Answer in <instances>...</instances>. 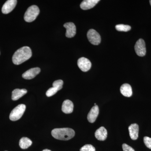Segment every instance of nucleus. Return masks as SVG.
Segmentation results:
<instances>
[{"instance_id": "1", "label": "nucleus", "mask_w": 151, "mask_h": 151, "mask_svg": "<svg viewBox=\"0 0 151 151\" xmlns=\"http://www.w3.org/2000/svg\"><path fill=\"white\" fill-rule=\"evenodd\" d=\"M32 55L30 48L28 46L23 47L15 52L12 57V61L15 65H19L29 59Z\"/></svg>"}, {"instance_id": "2", "label": "nucleus", "mask_w": 151, "mask_h": 151, "mask_svg": "<svg viewBox=\"0 0 151 151\" xmlns=\"http://www.w3.org/2000/svg\"><path fill=\"white\" fill-rule=\"evenodd\" d=\"M51 134L57 139L67 141L72 139L75 136L74 130L70 128H59L52 131Z\"/></svg>"}, {"instance_id": "3", "label": "nucleus", "mask_w": 151, "mask_h": 151, "mask_svg": "<svg viewBox=\"0 0 151 151\" xmlns=\"http://www.w3.org/2000/svg\"><path fill=\"white\" fill-rule=\"evenodd\" d=\"M39 13L40 9L37 6H31L28 8L24 14V20L28 22H31L36 19Z\"/></svg>"}, {"instance_id": "4", "label": "nucleus", "mask_w": 151, "mask_h": 151, "mask_svg": "<svg viewBox=\"0 0 151 151\" xmlns=\"http://www.w3.org/2000/svg\"><path fill=\"white\" fill-rule=\"evenodd\" d=\"M26 109V106L24 104H20L15 107L12 111L9 116L11 121H16L19 120L23 115Z\"/></svg>"}, {"instance_id": "5", "label": "nucleus", "mask_w": 151, "mask_h": 151, "mask_svg": "<svg viewBox=\"0 0 151 151\" xmlns=\"http://www.w3.org/2000/svg\"><path fill=\"white\" fill-rule=\"evenodd\" d=\"M87 37L89 42L94 45H98L101 42L100 34L94 29L89 30L87 32Z\"/></svg>"}, {"instance_id": "6", "label": "nucleus", "mask_w": 151, "mask_h": 151, "mask_svg": "<svg viewBox=\"0 0 151 151\" xmlns=\"http://www.w3.org/2000/svg\"><path fill=\"white\" fill-rule=\"evenodd\" d=\"M135 50L136 53L139 56H144L146 55V49L145 43L142 39H140L135 44Z\"/></svg>"}, {"instance_id": "7", "label": "nucleus", "mask_w": 151, "mask_h": 151, "mask_svg": "<svg viewBox=\"0 0 151 151\" xmlns=\"http://www.w3.org/2000/svg\"><path fill=\"white\" fill-rule=\"evenodd\" d=\"M77 64L79 68L84 72L88 71L92 66V63L90 60L84 57L78 59Z\"/></svg>"}, {"instance_id": "8", "label": "nucleus", "mask_w": 151, "mask_h": 151, "mask_svg": "<svg viewBox=\"0 0 151 151\" xmlns=\"http://www.w3.org/2000/svg\"><path fill=\"white\" fill-rule=\"evenodd\" d=\"M17 1L16 0H8L4 4L2 8L3 14H8L13 10L15 7Z\"/></svg>"}, {"instance_id": "9", "label": "nucleus", "mask_w": 151, "mask_h": 151, "mask_svg": "<svg viewBox=\"0 0 151 151\" xmlns=\"http://www.w3.org/2000/svg\"><path fill=\"white\" fill-rule=\"evenodd\" d=\"M63 26L66 29L65 33L66 37L72 38L76 34V27L73 23H66L64 24Z\"/></svg>"}, {"instance_id": "10", "label": "nucleus", "mask_w": 151, "mask_h": 151, "mask_svg": "<svg viewBox=\"0 0 151 151\" xmlns=\"http://www.w3.org/2000/svg\"><path fill=\"white\" fill-rule=\"evenodd\" d=\"M40 72V68L38 67L32 68L22 74V77L26 79H31L35 77Z\"/></svg>"}, {"instance_id": "11", "label": "nucleus", "mask_w": 151, "mask_h": 151, "mask_svg": "<svg viewBox=\"0 0 151 151\" xmlns=\"http://www.w3.org/2000/svg\"><path fill=\"white\" fill-rule=\"evenodd\" d=\"M99 113V107L97 105H94L89 111L87 116V119L89 122L93 123L95 122Z\"/></svg>"}, {"instance_id": "12", "label": "nucleus", "mask_w": 151, "mask_h": 151, "mask_svg": "<svg viewBox=\"0 0 151 151\" xmlns=\"http://www.w3.org/2000/svg\"><path fill=\"white\" fill-rule=\"evenodd\" d=\"M130 137L132 140H136L139 136V127L137 124H131L129 127Z\"/></svg>"}, {"instance_id": "13", "label": "nucleus", "mask_w": 151, "mask_h": 151, "mask_svg": "<svg viewBox=\"0 0 151 151\" xmlns=\"http://www.w3.org/2000/svg\"><path fill=\"white\" fill-rule=\"evenodd\" d=\"M99 1V0H84L80 4V7L84 10L89 9L95 6Z\"/></svg>"}, {"instance_id": "14", "label": "nucleus", "mask_w": 151, "mask_h": 151, "mask_svg": "<svg viewBox=\"0 0 151 151\" xmlns=\"http://www.w3.org/2000/svg\"><path fill=\"white\" fill-rule=\"evenodd\" d=\"M108 135L107 130L104 127H101L95 132V137L100 141H104L106 139Z\"/></svg>"}, {"instance_id": "15", "label": "nucleus", "mask_w": 151, "mask_h": 151, "mask_svg": "<svg viewBox=\"0 0 151 151\" xmlns=\"http://www.w3.org/2000/svg\"><path fill=\"white\" fill-rule=\"evenodd\" d=\"M73 103L70 100H66L63 102L62 106V111L66 114H69L73 112Z\"/></svg>"}, {"instance_id": "16", "label": "nucleus", "mask_w": 151, "mask_h": 151, "mask_svg": "<svg viewBox=\"0 0 151 151\" xmlns=\"http://www.w3.org/2000/svg\"><path fill=\"white\" fill-rule=\"evenodd\" d=\"M27 90L26 89H15L12 92V100L15 101L19 100L27 93Z\"/></svg>"}, {"instance_id": "17", "label": "nucleus", "mask_w": 151, "mask_h": 151, "mask_svg": "<svg viewBox=\"0 0 151 151\" xmlns=\"http://www.w3.org/2000/svg\"><path fill=\"white\" fill-rule=\"evenodd\" d=\"M120 91L121 93L125 97H130L132 96V88L130 84H123L120 88Z\"/></svg>"}, {"instance_id": "18", "label": "nucleus", "mask_w": 151, "mask_h": 151, "mask_svg": "<svg viewBox=\"0 0 151 151\" xmlns=\"http://www.w3.org/2000/svg\"><path fill=\"white\" fill-rule=\"evenodd\" d=\"M32 141L27 137H22L20 140L19 145L21 148L26 149L32 145Z\"/></svg>"}, {"instance_id": "19", "label": "nucleus", "mask_w": 151, "mask_h": 151, "mask_svg": "<svg viewBox=\"0 0 151 151\" xmlns=\"http://www.w3.org/2000/svg\"><path fill=\"white\" fill-rule=\"evenodd\" d=\"M116 29L118 31L127 32L131 30V27L128 25L118 24L116 25Z\"/></svg>"}, {"instance_id": "20", "label": "nucleus", "mask_w": 151, "mask_h": 151, "mask_svg": "<svg viewBox=\"0 0 151 151\" xmlns=\"http://www.w3.org/2000/svg\"><path fill=\"white\" fill-rule=\"evenodd\" d=\"M63 81L62 80H58L55 81L52 84L53 87H55L58 89V91L62 89L63 85Z\"/></svg>"}, {"instance_id": "21", "label": "nucleus", "mask_w": 151, "mask_h": 151, "mask_svg": "<svg viewBox=\"0 0 151 151\" xmlns=\"http://www.w3.org/2000/svg\"><path fill=\"white\" fill-rule=\"evenodd\" d=\"M58 89L55 87H52L50 88L46 92V95L48 97H51L55 94H56L57 92L58 91Z\"/></svg>"}, {"instance_id": "22", "label": "nucleus", "mask_w": 151, "mask_h": 151, "mask_svg": "<svg viewBox=\"0 0 151 151\" xmlns=\"http://www.w3.org/2000/svg\"><path fill=\"white\" fill-rule=\"evenodd\" d=\"M80 151H95V148L91 145H86L80 149Z\"/></svg>"}, {"instance_id": "23", "label": "nucleus", "mask_w": 151, "mask_h": 151, "mask_svg": "<svg viewBox=\"0 0 151 151\" xmlns=\"http://www.w3.org/2000/svg\"><path fill=\"white\" fill-rule=\"evenodd\" d=\"M144 142L147 147L151 149V138L145 137L144 138Z\"/></svg>"}, {"instance_id": "24", "label": "nucleus", "mask_w": 151, "mask_h": 151, "mask_svg": "<svg viewBox=\"0 0 151 151\" xmlns=\"http://www.w3.org/2000/svg\"><path fill=\"white\" fill-rule=\"evenodd\" d=\"M122 148L124 151H135L133 148L126 144H124L122 145Z\"/></svg>"}, {"instance_id": "25", "label": "nucleus", "mask_w": 151, "mask_h": 151, "mask_svg": "<svg viewBox=\"0 0 151 151\" xmlns=\"http://www.w3.org/2000/svg\"><path fill=\"white\" fill-rule=\"evenodd\" d=\"M42 151H51L50 150H48V149H45V150H43Z\"/></svg>"}, {"instance_id": "26", "label": "nucleus", "mask_w": 151, "mask_h": 151, "mask_svg": "<svg viewBox=\"0 0 151 151\" xmlns=\"http://www.w3.org/2000/svg\"><path fill=\"white\" fill-rule=\"evenodd\" d=\"M150 5L151 6V0H150Z\"/></svg>"}, {"instance_id": "27", "label": "nucleus", "mask_w": 151, "mask_h": 151, "mask_svg": "<svg viewBox=\"0 0 151 151\" xmlns=\"http://www.w3.org/2000/svg\"></svg>"}]
</instances>
